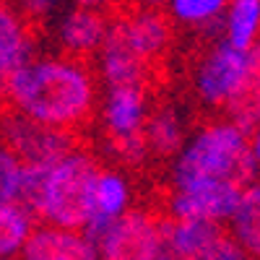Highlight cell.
<instances>
[{"mask_svg": "<svg viewBox=\"0 0 260 260\" xmlns=\"http://www.w3.org/2000/svg\"><path fill=\"white\" fill-rule=\"evenodd\" d=\"M229 224L232 240L245 250L250 260H260V182H250L242 187Z\"/></svg>", "mask_w": 260, "mask_h": 260, "instance_id": "cell-16", "label": "cell"}, {"mask_svg": "<svg viewBox=\"0 0 260 260\" xmlns=\"http://www.w3.org/2000/svg\"><path fill=\"white\" fill-rule=\"evenodd\" d=\"M117 24L125 34V42L148 68L159 57L167 55L169 39H172V21L161 8H136L133 13H127L117 18Z\"/></svg>", "mask_w": 260, "mask_h": 260, "instance_id": "cell-11", "label": "cell"}, {"mask_svg": "<svg viewBox=\"0 0 260 260\" xmlns=\"http://www.w3.org/2000/svg\"><path fill=\"white\" fill-rule=\"evenodd\" d=\"M151 112L146 86H112L104 89V99L99 107L102 127L107 141H122L143 136V125Z\"/></svg>", "mask_w": 260, "mask_h": 260, "instance_id": "cell-9", "label": "cell"}, {"mask_svg": "<svg viewBox=\"0 0 260 260\" xmlns=\"http://www.w3.org/2000/svg\"><path fill=\"white\" fill-rule=\"evenodd\" d=\"M0 141H3L21 161L52 164L65 156L71 148H76V138L68 130H55L47 125H39L18 112L6 110L0 115Z\"/></svg>", "mask_w": 260, "mask_h": 260, "instance_id": "cell-6", "label": "cell"}, {"mask_svg": "<svg viewBox=\"0 0 260 260\" xmlns=\"http://www.w3.org/2000/svg\"><path fill=\"white\" fill-rule=\"evenodd\" d=\"M34 57L31 26L16 13L13 6L0 8V81Z\"/></svg>", "mask_w": 260, "mask_h": 260, "instance_id": "cell-15", "label": "cell"}, {"mask_svg": "<svg viewBox=\"0 0 260 260\" xmlns=\"http://www.w3.org/2000/svg\"><path fill=\"white\" fill-rule=\"evenodd\" d=\"M136 8H161L167 0H133Z\"/></svg>", "mask_w": 260, "mask_h": 260, "instance_id": "cell-29", "label": "cell"}, {"mask_svg": "<svg viewBox=\"0 0 260 260\" xmlns=\"http://www.w3.org/2000/svg\"><path fill=\"white\" fill-rule=\"evenodd\" d=\"M156 260H175V257H172V255H169L167 250H161V252L156 255Z\"/></svg>", "mask_w": 260, "mask_h": 260, "instance_id": "cell-30", "label": "cell"}, {"mask_svg": "<svg viewBox=\"0 0 260 260\" xmlns=\"http://www.w3.org/2000/svg\"><path fill=\"white\" fill-rule=\"evenodd\" d=\"M226 229L221 224L203 221V219H167L161 221V240L164 250L175 260L198 257L213 240H219Z\"/></svg>", "mask_w": 260, "mask_h": 260, "instance_id": "cell-14", "label": "cell"}, {"mask_svg": "<svg viewBox=\"0 0 260 260\" xmlns=\"http://www.w3.org/2000/svg\"><path fill=\"white\" fill-rule=\"evenodd\" d=\"M161 221L146 208H130L96 242L99 260H156L164 250Z\"/></svg>", "mask_w": 260, "mask_h": 260, "instance_id": "cell-5", "label": "cell"}, {"mask_svg": "<svg viewBox=\"0 0 260 260\" xmlns=\"http://www.w3.org/2000/svg\"><path fill=\"white\" fill-rule=\"evenodd\" d=\"M257 172L245 130L229 120H213L187 136L180 154L172 159V187L201 182H234L245 187L255 182Z\"/></svg>", "mask_w": 260, "mask_h": 260, "instance_id": "cell-2", "label": "cell"}, {"mask_svg": "<svg viewBox=\"0 0 260 260\" xmlns=\"http://www.w3.org/2000/svg\"><path fill=\"white\" fill-rule=\"evenodd\" d=\"M39 219L21 203L0 206V260H18Z\"/></svg>", "mask_w": 260, "mask_h": 260, "instance_id": "cell-21", "label": "cell"}, {"mask_svg": "<svg viewBox=\"0 0 260 260\" xmlns=\"http://www.w3.org/2000/svg\"><path fill=\"white\" fill-rule=\"evenodd\" d=\"M47 172H50V164L24 161V167H21V180H18L16 203H21L24 208H29L34 216L39 213V206H42V192H45Z\"/></svg>", "mask_w": 260, "mask_h": 260, "instance_id": "cell-22", "label": "cell"}, {"mask_svg": "<svg viewBox=\"0 0 260 260\" xmlns=\"http://www.w3.org/2000/svg\"><path fill=\"white\" fill-rule=\"evenodd\" d=\"M21 161L13 151L0 141V206L13 203L18 195V180H21Z\"/></svg>", "mask_w": 260, "mask_h": 260, "instance_id": "cell-23", "label": "cell"}, {"mask_svg": "<svg viewBox=\"0 0 260 260\" xmlns=\"http://www.w3.org/2000/svg\"><path fill=\"white\" fill-rule=\"evenodd\" d=\"M57 3L60 0H11V6L16 8V13L26 21V24L34 29L57 11Z\"/></svg>", "mask_w": 260, "mask_h": 260, "instance_id": "cell-25", "label": "cell"}, {"mask_svg": "<svg viewBox=\"0 0 260 260\" xmlns=\"http://www.w3.org/2000/svg\"><path fill=\"white\" fill-rule=\"evenodd\" d=\"M0 94L11 112L68 133L91 120L99 102L94 71L68 55L31 57L0 81Z\"/></svg>", "mask_w": 260, "mask_h": 260, "instance_id": "cell-1", "label": "cell"}, {"mask_svg": "<svg viewBox=\"0 0 260 260\" xmlns=\"http://www.w3.org/2000/svg\"><path fill=\"white\" fill-rule=\"evenodd\" d=\"M96 57H99L96 68L104 89H112V86H146L148 65L130 50L117 18L110 21V29H107V37Z\"/></svg>", "mask_w": 260, "mask_h": 260, "instance_id": "cell-12", "label": "cell"}, {"mask_svg": "<svg viewBox=\"0 0 260 260\" xmlns=\"http://www.w3.org/2000/svg\"><path fill=\"white\" fill-rule=\"evenodd\" d=\"M224 112L226 120L234 122L240 130H245L247 136L260 125V42L250 50V73L245 86Z\"/></svg>", "mask_w": 260, "mask_h": 260, "instance_id": "cell-19", "label": "cell"}, {"mask_svg": "<svg viewBox=\"0 0 260 260\" xmlns=\"http://www.w3.org/2000/svg\"><path fill=\"white\" fill-rule=\"evenodd\" d=\"M133 208V185L130 177L117 167H102L94 185V206L89 221L81 226V232L96 245L107 234L120 216Z\"/></svg>", "mask_w": 260, "mask_h": 260, "instance_id": "cell-8", "label": "cell"}, {"mask_svg": "<svg viewBox=\"0 0 260 260\" xmlns=\"http://www.w3.org/2000/svg\"><path fill=\"white\" fill-rule=\"evenodd\" d=\"M73 8H91V11H104L112 0H71Z\"/></svg>", "mask_w": 260, "mask_h": 260, "instance_id": "cell-28", "label": "cell"}, {"mask_svg": "<svg viewBox=\"0 0 260 260\" xmlns=\"http://www.w3.org/2000/svg\"><path fill=\"white\" fill-rule=\"evenodd\" d=\"M99 169L102 167L96 156L81 146L71 148L65 156L52 161L37 219L52 226L81 229L91 216Z\"/></svg>", "mask_w": 260, "mask_h": 260, "instance_id": "cell-3", "label": "cell"}, {"mask_svg": "<svg viewBox=\"0 0 260 260\" xmlns=\"http://www.w3.org/2000/svg\"><path fill=\"white\" fill-rule=\"evenodd\" d=\"M192 260H250V257L245 255V250L240 245L232 240V234L224 232L219 240H213L198 257H192Z\"/></svg>", "mask_w": 260, "mask_h": 260, "instance_id": "cell-26", "label": "cell"}, {"mask_svg": "<svg viewBox=\"0 0 260 260\" xmlns=\"http://www.w3.org/2000/svg\"><path fill=\"white\" fill-rule=\"evenodd\" d=\"M143 138L148 146V154L159 159H175L187 138L182 117L175 107H156L151 110L143 125Z\"/></svg>", "mask_w": 260, "mask_h": 260, "instance_id": "cell-17", "label": "cell"}, {"mask_svg": "<svg viewBox=\"0 0 260 260\" xmlns=\"http://www.w3.org/2000/svg\"><path fill=\"white\" fill-rule=\"evenodd\" d=\"M247 141H250V156H252L255 167L260 169V125L247 136Z\"/></svg>", "mask_w": 260, "mask_h": 260, "instance_id": "cell-27", "label": "cell"}, {"mask_svg": "<svg viewBox=\"0 0 260 260\" xmlns=\"http://www.w3.org/2000/svg\"><path fill=\"white\" fill-rule=\"evenodd\" d=\"M107 29H110V21L102 11L71 8L57 21V42L62 47V55L78 60L96 55L107 37Z\"/></svg>", "mask_w": 260, "mask_h": 260, "instance_id": "cell-13", "label": "cell"}, {"mask_svg": "<svg viewBox=\"0 0 260 260\" xmlns=\"http://www.w3.org/2000/svg\"><path fill=\"white\" fill-rule=\"evenodd\" d=\"M250 73V50H234L226 42L213 39L192 68V89L201 104L211 110H226Z\"/></svg>", "mask_w": 260, "mask_h": 260, "instance_id": "cell-4", "label": "cell"}, {"mask_svg": "<svg viewBox=\"0 0 260 260\" xmlns=\"http://www.w3.org/2000/svg\"><path fill=\"white\" fill-rule=\"evenodd\" d=\"M18 260H99V250L81 229L39 221Z\"/></svg>", "mask_w": 260, "mask_h": 260, "instance_id": "cell-10", "label": "cell"}, {"mask_svg": "<svg viewBox=\"0 0 260 260\" xmlns=\"http://www.w3.org/2000/svg\"><path fill=\"white\" fill-rule=\"evenodd\" d=\"M11 6V0H0V8H8Z\"/></svg>", "mask_w": 260, "mask_h": 260, "instance_id": "cell-31", "label": "cell"}, {"mask_svg": "<svg viewBox=\"0 0 260 260\" xmlns=\"http://www.w3.org/2000/svg\"><path fill=\"white\" fill-rule=\"evenodd\" d=\"M226 3L229 0H167L164 13L169 16V21H175L180 26L216 37L221 31V16L226 11Z\"/></svg>", "mask_w": 260, "mask_h": 260, "instance_id": "cell-20", "label": "cell"}, {"mask_svg": "<svg viewBox=\"0 0 260 260\" xmlns=\"http://www.w3.org/2000/svg\"><path fill=\"white\" fill-rule=\"evenodd\" d=\"M242 187L234 182H201L172 190L167 201L169 219H203L213 224H226L240 203Z\"/></svg>", "mask_w": 260, "mask_h": 260, "instance_id": "cell-7", "label": "cell"}, {"mask_svg": "<svg viewBox=\"0 0 260 260\" xmlns=\"http://www.w3.org/2000/svg\"><path fill=\"white\" fill-rule=\"evenodd\" d=\"M219 39L234 50H252L260 42V0H229Z\"/></svg>", "mask_w": 260, "mask_h": 260, "instance_id": "cell-18", "label": "cell"}, {"mask_svg": "<svg viewBox=\"0 0 260 260\" xmlns=\"http://www.w3.org/2000/svg\"><path fill=\"white\" fill-rule=\"evenodd\" d=\"M107 151H110L122 167H141L146 161V156H151L143 136L122 138V141H107Z\"/></svg>", "mask_w": 260, "mask_h": 260, "instance_id": "cell-24", "label": "cell"}]
</instances>
